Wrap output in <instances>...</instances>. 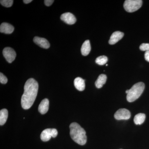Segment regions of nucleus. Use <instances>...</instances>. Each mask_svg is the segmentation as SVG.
I'll use <instances>...</instances> for the list:
<instances>
[{
	"label": "nucleus",
	"mask_w": 149,
	"mask_h": 149,
	"mask_svg": "<svg viewBox=\"0 0 149 149\" xmlns=\"http://www.w3.org/2000/svg\"><path fill=\"white\" fill-rule=\"evenodd\" d=\"M14 27L11 24L6 22H3L0 26V32L6 34H10L13 32Z\"/></svg>",
	"instance_id": "obj_11"
},
{
	"label": "nucleus",
	"mask_w": 149,
	"mask_h": 149,
	"mask_svg": "<svg viewBox=\"0 0 149 149\" xmlns=\"http://www.w3.org/2000/svg\"><path fill=\"white\" fill-rule=\"evenodd\" d=\"M49 101L47 99H45L41 102L39 107L38 110L40 113L42 114H45L47 113L49 110Z\"/></svg>",
	"instance_id": "obj_12"
},
{
	"label": "nucleus",
	"mask_w": 149,
	"mask_h": 149,
	"mask_svg": "<svg viewBox=\"0 0 149 149\" xmlns=\"http://www.w3.org/2000/svg\"><path fill=\"white\" fill-rule=\"evenodd\" d=\"M58 135L57 130L55 128H47L43 130L41 134V139L44 142L50 140L52 137L56 138Z\"/></svg>",
	"instance_id": "obj_5"
},
{
	"label": "nucleus",
	"mask_w": 149,
	"mask_h": 149,
	"mask_svg": "<svg viewBox=\"0 0 149 149\" xmlns=\"http://www.w3.org/2000/svg\"><path fill=\"white\" fill-rule=\"evenodd\" d=\"M3 55L9 63H11L15 60L16 56V53L12 48L6 47L3 52Z\"/></svg>",
	"instance_id": "obj_6"
},
{
	"label": "nucleus",
	"mask_w": 149,
	"mask_h": 149,
	"mask_svg": "<svg viewBox=\"0 0 149 149\" xmlns=\"http://www.w3.org/2000/svg\"><path fill=\"white\" fill-rule=\"evenodd\" d=\"M128 90H126V91H125V93H126V94H128Z\"/></svg>",
	"instance_id": "obj_25"
},
{
	"label": "nucleus",
	"mask_w": 149,
	"mask_h": 149,
	"mask_svg": "<svg viewBox=\"0 0 149 149\" xmlns=\"http://www.w3.org/2000/svg\"><path fill=\"white\" fill-rule=\"evenodd\" d=\"M34 42L41 47L47 49L50 47V45L47 39L38 37H35L33 39Z\"/></svg>",
	"instance_id": "obj_9"
},
{
	"label": "nucleus",
	"mask_w": 149,
	"mask_h": 149,
	"mask_svg": "<svg viewBox=\"0 0 149 149\" xmlns=\"http://www.w3.org/2000/svg\"><path fill=\"white\" fill-rule=\"evenodd\" d=\"M74 87L78 91H83L85 90V80L80 77H76L74 81Z\"/></svg>",
	"instance_id": "obj_13"
},
{
	"label": "nucleus",
	"mask_w": 149,
	"mask_h": 149,
	"mask_svg": "<svg viewBox=\"0 0 149 149\" xmlns=\"http://www.w3.org/2000/svg\"><path fill=\"white\" fill-rule=\"evenodd\" d=\"M8 117V111L6 109L0 111V125H3L6 122Z\"/></svg>",
	"instance_id": "obj_16"
},
{
	"label": "nucleus",
	"mask_w": 149,
	"mask_h": 149,
	"mask_svg": "<svg viewBox=\"0 0 149 149\" xmlns=\"http://www.w3.org/2000/svg\"><path fill=\"white\" fill-rule=\"evenodd\" d=\"M145 58L146 61L149 62V51L146 52L145 54Z\"/></svg>",
	"instance_id": "obj_23"
},
{
	"label": "nucleus",
	"mask_w": 149,
	"mask_h": 149,
	"mask_svg": "<svg viewBox=\"0 0 149 149\" xmlns=\"http://www.w3.org/2000/svg\"><path fill=\"white\" fill-rule=\"evenodd\" d=\"M1 4L6 7L8 8L12 6L13 4V0H1L0 1Z\"/></svg>",
	"instance_id": "obj_19"
},
{
	"label": "nucleus",
	"mask_w": 149,
	"mask_h": 149,
	"mask_svg": "<svg viewBox=\"0 0 149 149\" xmlns=\"http://www.w3.org/2000/svg\"><path fill=\"white\" fill-rule=\"evenodd\" d=\"M39 85L37 81L33 78H29L26 81L24 86V92L21 98L22 108L28 109L32 106L38 93Z\"/></svg>",
	"instance_id": "obj_1"
},
{
	"label": "nucleus",
	"mask_w": 149,
	"mask_h": 149,
	"mask_svg": "<svg viewBox=\"0 0 149 149\" xmlns=\"http://www.w3.org/2000/svg\"><path fill=\"white\" fill-rule=\"evenodd\" d=\"M146 118V115L144 113H140L136 114L134 118V123L136 125H141L145 121Z\"/></svg>",
	"instance_id": "obj_17"
},
{
	"label": "nucleus",
	"mask_w": 149,
	"mask_h": 149,
	"mask_svg": "<svg viewBox=\"0 0 149 149\" xmlns=\"http://www.w3.org/2000/svg\"><path fill=\"white\" fill-rule=\"evenodd\" d=\"M23 1L24 3L28 4L31 3V2L32 1V0H24V1Z\"/></svg>",
	"instance_id": "obj_24"
},
{
	"label": "nucleus",
	"mask_w": 149,
	"mask_h": 149,
	"mask_svg": "<svg viewBox=\"0 0 149 149\" xmlns=\"http://www.w3.org/2000/svg\"><path fill=\"white\" fill-rule=\"evenodd\" d=\"M143 4L141 0H126L124 2L123 7L126 11L133 13L141 8Z\"/></svg>",
	"instance_id": "obj_4"
},
{
	"label": "nucleus",
	"mask_w": 149,
	"mask_h": 149,
	"mask_svg": "<svg viewBox=\"0 0 149 149\" xmlns=\"http://www.w3.org/2000/svg\"><path fill=\"white\" fill-rule=\"evenodd\" d=\"M45 3L47 6H50L54 3V0H45Z\"/></svg>",
	"instance_id": "obj_22"
},
{
	"label": "nucleus",
	"mask_w": 149,
	"mask_h": 149,
	"mask_svg": "<svg viewBox=\"0 0 149 149\" xmlns=\"http://www.w3.org/2000/svg\"><path fill=\"white\" fill-rule=\"evenodd\" d=\"M124 36V33L120 31H116L112 34L109 43L110 45H113L116 44L119 40H121Z\"/></svg>",
	"instance_id": "obj_10"
},
{
	"label": "nucleus",
	"mask_w": 149,
	"mask_h": 149,
	"mask_svg": "<svg viewBox=\"0 0 149 149\" xmlns=\"http://www.w3.org/2000/svg\"><path fill=\"white\" fill-rule=\"evenodd\" d=\"M8 79L2 72L0 73V82L2 84H5L7 83Z\"/></svg>",
	"instance_id": "obj_21"
},
{
	"label": "nucleus",
	"mask_w": 149,
	"mask_h": 149,
	"mask_svg": "<svg viewBox=\"0 0 149 149\" xmlns=\"http://www.w3.org/2000/svg\"><path fill=\"white\" fill-rule=\"evenodd\" d=\"M145 88V84L143 82H139L133 85L130 90H128L126 97L127 101L129 102H132L139 98L143 92Z\"/></svg>",
	"instance_id": "obj_3"
},
{
	"label": "nucleus",
	"mask_w": 149,
	"mask_h": 149,
	"mask_svg": "<svg viewBox=\"0 0 149 149\" xmlns=\"http://www.w3.org/2000/svg\"><path fill=\"white\" fill-rule=\"evenodd\" d=\"M140 49L142 51H149V43H143L140 46Z\"/></svg>",
	"instance_id": "obj_20"
},
{
	"label": "nucleus",
	"mask_w": 149,
	"mask_h": 149,
	"mask_svg": "<svg viewBox=\"0 0 149 149\" xmlns=\"http://www.w3.org/2000/svg\"><path fill=\"white\" fill-rule=\"evenodd\" d=\"M91 45L89 40H86L82 45L81 52L83 56L88 55L91 51Z\"/></svg>",
	"instance_id": "obj_14"
},
{
	"label": "nucleus",
	"mask_w": 149,
	"mask_h": 149,
	"mask_svg": "<svg viewBox=\"0 0 149 149\" xmlns=\"http://www.w3.org/2000/svg\"><path fill=\"white\" fill-rule=\"evenodd\" d=\"M108 61V58L106 56H100L96 58L95 62L99 65H104L107 63Z\"/></svg>",
	"instance_id": "obj_18"
},
{
	"label": "nucleus",
	"mask_w": 149,
	"mask_h": 149,
	"mask_svg": "<svg viewBox=\"0 0 149 149\" xmlns=\"http://www.w3.org/2000/svg\"><path fill=\"white\" fill-rule=\"evenodd\" d=\"M131 113L129 110L125 109H120L114 114V118L116 120H128L130 118Z\"/></svg>",
	"instance_id": "obj_7"
},
{
	"label": "nucleus",
	"mask_w": 149,
	"mask_h": 149,
	"mask_svg": "<svg viewBox=\"0 0 149 149\" xmlns=\"http://www.w3.org/2000/svg\"><path fill=\"white\" fill-rule=\"evenodd\" d=\"M69 128L70 136L72 140L79 145H85L87 142V138L85 130L79 124L75 122L71 123Z\"/></svg>",
	"instance_id": "obj_2"
},
{
	"label": "nucleus",
	"mask_w": 149,
	"mask_h": 149,
	"mask_svg": "<svg viewBox=\"0 0 149 149\" xmlns=\"http://www.w3.org/2000/svg\"><path fill=\"white\" fill-rule=\"evenodd\" d=\"M61 19L66 24H73L76 22V18L72 14L70 13H65L61 15Z\"/></svg>",
	"instance_id": "obj_8"
},
{
	"label": "nucleus",
	"mask_w": 149,
	"mask_h": 149,
	"mask_svg": "<svg viewBox=\"0 0 149 149\" xmlns=\"http://www.w3.org/2000/svg\"><path fill=\"white\" fill-rule=\"evenodd\" d=\"M107 77L104 74H101L99 75L97 79L96 80L95 85L97 88H101L106 82Z\"/></svg>",
	"instance_id": "obj_15"
}]
</instances>
